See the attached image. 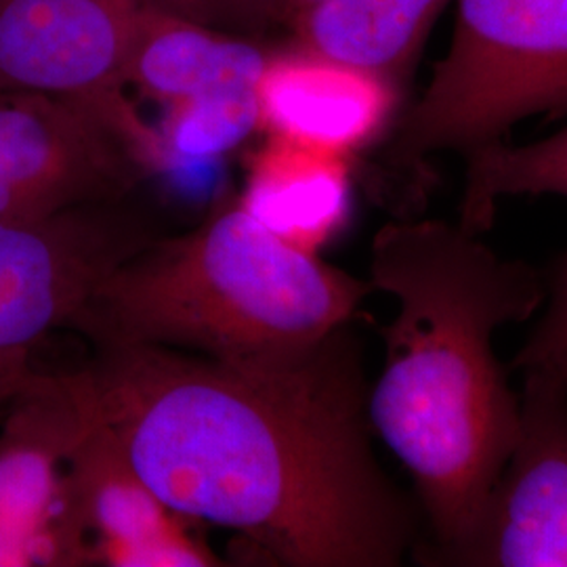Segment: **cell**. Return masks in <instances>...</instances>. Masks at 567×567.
<instances>
[{"label": "cell", "instance_id": "6da1fadb", "mask_svg": "<svg viewBox=\"0 0 567 567\" xmlns=\"http://www.w3.org/2000/svg\"><path fill=\"white\" fill-rule=\"evenodd\" d=\"M79 372L128 465L187 522L286 567H395L419 547V513L370 444L349 324L255 360L107 347Z\"/></svg>", "mask_w": 567, "mask_h": 567}, {"label": "cell", "instance_id": "7a4b0ae2", "mask_svg": "<svg viewBox=\"0 0 567 567\" xmlns=\"http://www.w3.org/2000/svg\"><path fill=\"white\" fill-rule=\"evenodd\" d=\"M370 286L398 301L381 328L385 368L370 423L412 475L440 566L480 517L519 429V395L494 353V332L529 320L547 280L461 225L389 224L372 240Z\"/></svg>", "mask_w": 567, "mask_h": 567}, {"label": "cell", "instance_id": "3957f363", "mask_svg": "<svg viewBox=\"0 0 567 567\" xmlns=\"http://www.w3.org/2000/svg\"><path fill=\"white\" fill-rule=\"evenodd\" d=\"M370 290L227 200L194 229L158 236L116 265L70 330L93 349L164 347L255 360L322 341L351 322Z\"/></svg>", "mask_w": 567, "mask_h": 567}, {"label": "cell", "instance_id": "277c9868", "mask_svg": "<svg viewBox=\"0 0 567 567\" xmlns=\"http://www.w3.org/2000/svg\"><path fill=\"white\" fill-rule=\"evenodd\" d=\"M456 2L446 58L395 133V163L466 154L529 116H567V0Z\"/></svg>", "mask_w": 567, "mask_h": 567}, {"label": "cell", "instance_id": "5b68a950", "mask_svg": "<svg viewBox=\"0 0 567 567\" xmlns=\"http://www.w3.org/2000/svg\"><path fill=\"white\" fill-rule=\"evenodd\" d=\"M156 168V131L133 105L0 93V217L124 200Z\"/></svg>", "mask_w": 567, "mask_h": 567}, {"label": "cell", "instance_id": "8992f818", "mask_svg": "<svg viewBox=\"0 0 567 567\" xmlns=\"http://www.w3.org/2000/svg\"><path fill=\"white\" fill-rule=\"evenodd\" d=\"M158 236L128 198L41 219L0 217V416L37 374L39 344L70 328L91 290Z\"/></svg>", "mask_w": 567, "mask_h": 567}, {"label": "cell", "instance_id": "52a82bcc", "mask_svg": "<svg viewBox=\"0 0 567 567\" xmlns=\"http://www.w3.org/2000/svg\"><path fill=\"white\" fill-rule=\"evenodd\" d=\"M0 433V566H89L70 454L93 410L81 374L37 372L7 405Z\"/></svg>", "mask_w": 567, "mask_h": 567}, {"label": "cell", "instance_id": "ba28073f", "mask_svg": "<svg viewBox=\"0 0 567 567\" xmlns=\"http://www.w3.org/2000/svg\"><path fill=\"white\" fill-rule=\"evenodd\" d=\"M440 566L567 567V368H524L507 465Z\"/></svg>", "mask_w": 567, "mask_h": 567}, {"label": "cell", "instance_id": "9c48e42d", "mask_svg": "<svg viewBox=\"0 0 567 567\" xmlns=\"http://www.w3.org/2000/svg\"><path fill=\"white\" fill-rule=\"evenodd\" d=\"M152 0H0V93L131 107L124 68Z\"/></svg>", "mask_w": 567, "mask_h": 567}, {"label": "cell", "instance_id": "30bf717a", "mask_svg": "<svg viewBox=\"0 0 567 567\" xmlns=\"http://www.w3.org/2000/svg\"><path fill=\"white\" fill-rule=\"evenodd\" d=\"M70 480L93 564L221 566L219 557L189 534L187 519L166 507L128 465L95 410L91 425L70 454Z\"/></svg>", "mask_w": 567, "mask_h": 567}, {"label": "cell", "instance_id": "8fae6325", "mask_svg": "<svg viewBox=\"0 0 567 567\" xmlns=\"http://www.w3.org/2000/svg\"><path fill=\"white\" fill-rule=\"evenodd\" d=\"M402 84L288 42L269 51L255 84L261 128L351 158L393 118Z\"/></svg>", "mask_w": 567, "mask_h": 567}, {"label": "cell", "instance_id": "7c38bea8", "mask_svg": "<svg viewBox=\"0 0 567 567\" xmlns=\"http://www.w3.org/2000/svg\"><path fill=\"white\" fill-rule=\"evenodd\" d=\"M269 49L229 37L166 4H145L131 42L124 81L156 102H179L227 86H255Z\"/></svg>", "mask_w": 567, "mask_h": 567}, {"label": "cell", "instance_id": "4fadbf2b", "mask_svg": "<svg viewBox=\"0 0 567 567\" xmlns=\"http://www.w3.org/2000/svg\"><path fill=\"white\" fill-rule=\"evenodd\" d=\"M238 203L282 243L318 255L349 219L351 158L269 135Z\"/></svg>", "mask_w": 567, "mask_h": 567}, {"label": "cell", "instance_id": "5bb4252c", "mask_svg": "<svg viewBox=\"0 0 567 567\" xmlns=\"http://www.w3.org/2000/svg\"><path fill=\"white\" fill-rule=\"evenodd\" d=\"M447 2L320 0L286 28L292 34V44L404 84Z\"/></svg>", "mask_w": 567, "mask_h": 567}, {"label": "cell", "instance_id": "9a60e30c", "mask_svg": "<svg viewBox=\"0 0 567 567\" xmlns=\"http://www.w3.org/2000/svg\"><path fill=\"white\" fill-rule=\"evenodd\" d=\"M458 225L480 236L494 221L496 203L508 196L567 198V126L526 145L486 143L466 152Z\"/></svg>", "mask_w": 567, "mask_h": 567}, {"label": "cell", "instance_id": "2e32d148", "mask_svg": "<svg viewBox=\"0 0 567 567\" xmlns=\"http://www.w3.org/2000/svg\"><path fill=\"white\" fill-rule=\"evenodd\" d=\"M257 128L261 114L255 86H227L168 103L156 131L161 168L221 158Z\"/></svg>", "mask_w": 567, "mask_h": 567}, {"label": "cell", "instance_id": "e0dca14e", "mask_svg": "<svg viewBox=\"0 0 567 567\" xmlns=\"http://www.w3.org/2000/svg\"><path fill=\"white\" fill-rule=\"evenodd\" d=\"M548 305L524 349L517 353V368L561 365L567 368V255L547 280Z\"/></svg>", "mask_w": 567, "mask_h": 567}, {"label": "cell", "instance_id": "ac0fdd59", "mask_svg": "<svg viewBox=\"0 0 567 567\" xmlns=\"http://www.w3.org/2000/svg\"><path fill=\"white\" fill-rule=\"evenodd\" d=\"M194 20L229 28L238 34H257L278 23L276 0H164Z\"/></svg>", "mask_w": 567, "mask_h": 567}, {"label": "cell", "instance_id": "d6986e66", "mask_svg": "<svg viewBox=\"0 0 567 567\" xmlns=\"http://www.w3.org/2000/svg\"><path fill=\"white\" fill-rule=\"evenodd\" d=\"M320 0H276V16H278V23L288 25L290 21L295 20L301 11L309 9L311 4H316Z\"/></svg>", "mask_w": 567, "mask_h": 567}]
</instances>
